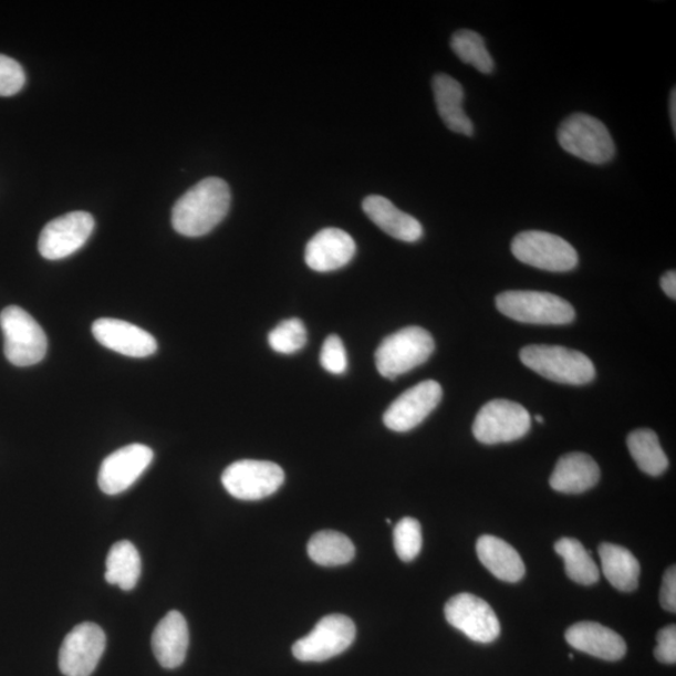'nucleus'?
<instances>
[{
  "instance_id": "obj_10",
  "label": "nucleus",
  "mask_w": 676,
  "mask_h": 676,
  "mask_svg": "<svg viewBox=\"0 0 676 676\" xmlns=\"http://www.w3.org/2000/svg\"><path fill=\"white\" fill-rule=\"evenodd\" d=\"M284 482V472L278 464L260 460L233 462L222 474V485L233 498L245 501L271 497Z\"/></svg>"
},
{
  "instance_id": "obj_13",
  "label": "nucleus",
  "mask_w": 676,
  "mask_h": 676,
  "mask_svg": "<svg viewBox=\"0 0 676 676\" xmlns=\"http://www.w3.org/2000/svg\"><path fill=\"white\" fill-rule=\"evenodd\" d=\"M106 634L94 623H83L65 636L60 669L65 676H91L106 651Z\"/></svg>"
},
{
  "instance_id": "obj_14",
  "label": "nucleus",
  "mask_w": 676,
  "mask_h": 676,
  "mask_svg": "<svg viewBox=\"0 0 676 676\" xmlns=\"http://www.w3.org/2000/svg\"><path fill=\"white\" fill-rule=\"evenodd\" d=\"M443 398V387L436 381L427 379L399 395L388 406L384 424L389 430L407 433L420 425Z\"/></svg>"
},
{
  "instance_id": "obj_18",
  "label": "nucleus",
  "mask_w": 676,
  "mask_h": 676,
  "mask_svg": "<svg viewBox=\"0 0 676 676\" xmlns=\"http://www.w3.org/2000/svg\"><path fill=\"white\" fill-rule=\"evenodd\" d=\"M565 639L574 649L607 662L621 661L626 654L623 637L594 622H582L569 627Z\"/></svg>"
},
{
  "instance_id": "obj_8",
  "label": "nucleus",
  "mask_w": 676,
  "mask_h": 676,
  "mask_svg": "<svg viewBox=\"0 0 676 676\" xmlns=\"http://www.w3.org/2000/svg\"><path fill=\"white\" fill-rule=\"evenodd\" d=\"M531 428L528 409L509 399H492L476 415L472 433L485 445H497L522 439Z\"/></svg>"
},
{
  "instance_id": "obj_6",
  "label": "nucleus",
  "mask_w": 676,
  "mask_h": 676,
  "mask_svg": "<svg viewBox=\"0 0 676 676\" xmlns=\"http://www.w3.org/2000/svg\"><path fill=\"white\" fill-rule=\"evenodd\" d=\"M0 327L4 335V354L12 365L28 367L45 357V332L27 311L9 306L0 313Z\"/></svg>"
},
{
  "instance_id": "obj_12",
  "label": "nucleus",
  "mask_w": 676,
  "mask_h": 676,
  "mask_svg": "<svg viewBox=\"0 0 676 676\" xmlns=\"http://www.w3.org/2000/svg\"><path fill=\"white\" fill-rule=\"evenodd\" d=\"M93 230L91 214L79 211L63 215L45 225L38 241V250L45 260L66 259L82 249Z\"/></svg>"
},
{
  "instance_id": "obj_25",
  "label": "nucleus",
  "mask_w": 676,
  "mask_h": 676,
  "mask_svg": "<svg viewBox=\"0 0 676 676\" xmlns=\"http://www.w3.org/2000/svg\"><path fill=\"white\" fill-rule=\"evenodd\" d=\"M106 568V582L128 592L137 585L141 576L142 561L137 548L128 540L116 542L108 552Z\"/></svg>"
},
{
  "instance_id": "obj_36",
  "label": "nucleus",
  "mask_w": 676,
  "mask_h": 676,
  "mask_svg": "<svg viewBox=\"0 0 676 676\" xmlns=\"http://www.w3.org/2000/svg\"><path fill=\"white\" fill-rule=\"evenodd\" d=\"M663 291L668 294L672 300L676 299V273L675 271L666 272L661 280Z\"/></svg>"
},
{
  "instance_id": "obj_4",
  "label": "nucleus",
  "mask_w": 676,
  "mask_h": 676,
  "mask_svg": "<svg viewBox=\"0 0 676 676\" xmlns=\"http://www.w3.org/2000/svg\"><path fill=\"white\" fill-rule=\"evenodd\" d=\"M497 308L502 315L530 325L563 326L575 319L566 300L548 292H503L497 298Z\"/></svg>"
},
{
  "instance_id": "obj_11",
  "label": "nucleus",
  "mask_w": 676,
  "mask_h": 676,
  "mask_svg": "<svg viewBox=\"0 0 676 676\" xmlns=\"http://www.w3.org/2000/svg\"><path fill=\"white\" fill-rule=\"evenodd\" d=\"M445 617L447 623L476 643H492L501 632L492 607L481 597L469 593L451 597L445 605Z\"/></svg>"
},
{
  "instance_id": "obj_30",
  "label": "nucleus",
  "mask_w": 676,
  "mask_h": 676,
  "mask_svg": "<svg viewBox=\"0 0 676 676\" xmlns=\"http://www.w3.org/2000/svg\"><path fill=\"white\" fill-rule=\"evenodd\" d=\"M271 349L282 355L297 354L308 344V331L299 319L282 321L269 335Z\"/></svg>"
},
{
  "instance_id": "obj_34",
  "label": "nucleus",
  "mask_w": 676,
  "mask_h": 676,
  "mask_svg": "<svg viewBox=\"0 0 676 676\" xmlns=\"http://www.w3.org/2000/svg\"><path fill=\"white\" fill-rule=\"evenodd\" d=\"M658 645H656L654 655L655 658L664 664H675L676 663V627L675 625H669L664 627L658 633Z\"/></svg>"
},
{
  "instance_id": "obj_7",
  "label": "nucleus",
  "mask_w": 676,
  "mask_h": 676,
  "mask_svg": "<svg viewBox=\"0 0 676 676\" xmlns=\"http://www.w3.org/2000/svg\"><path fill=\"white\" fill-rule=\"evenodd\" d=\"M511 252L520 262L549 272H569L579 263L573 246L564 238L542 231L519 233L513 238Z\"/></svg>"
},
{
  "instance_id": "obj_20",
  "label": "nucleus",
  "mask_w": 676,
  "mask_h": 676,
  "mask_svg": "<svg viewBox=\"0 0 676 676\" xmlns=\"http://www.w3.org/2000/svg\"><path fill=\"white\" fill-rule=\"evenodd\" d=\"M364 212L381 230L398 241L417 242L424 235L420 222L383 196H368L362 204Z\"/></svg>"
},
{
  "instance_id": "obj_28",
  "label": "nucleus",
  "mask_w": 676,
  "mask_h": 676,
  "mask_svg": "<svg viewBox=\"0 0 676 676\" xmlns=\"http://www.w3.org/2000/svg\"><path fill=\"white\" fill-rule=\"evenodd\" d=\"M555 551L564 559L566 575L573 582L580 585H593L599 582L600 570L582 542L563 538L555 542Z\"/></svg>"
},
{
  "instance_id": "obj_27",
  "label": "nucleus",
  "mask_w": 676,
  "mask_h": 676,
  "mask_svg": "<svg viewBox=\"0 0 676 676\" xmlns=\"http://www.w3.org/2000/svg\"><path fill=\"white\" fill-rule=\"evenodd\" d=\"M627 449L643 472L661 476L668 469L669 460L659 443L658 435L649 428H637L627 436Z\"/></svg>"
},
{
  "instance_id": "obj_26",
  "label": "nucleus",
  "mask_w": 676,
  "mask_h": 676,
  "mask_svg": "<svg viewBox=\"0 0 676 676\" xmlns=\"http://www.w3.org/2000/svg\"><path fill=\"white\" fill-rule=\"evenodd\" d=\"M309 557L321 566H341L355 558V545L339 531L323 530L311 538Z\"/></svg>"
},
{
  "instance_id": "obj_21",
  "label": "nucleus",
  "mask_w": 676,
  "mask_h": 676,
  "mask_svg": "<svg viewBox=\"0 0 676 676\" xmlns=\"http://www.w3.org/2000/svg\"><path fill=\"white\" fill-rule=\"evenodd\" d=\"M600 480V469L592 456L571 453L560 457L550 487L558 492L582 493L595 487Z\"/></svg>"
},
{
  "instance_id": "obj_29",
  "label": "nucleus",
  "mask_w": 676,
  "mask_h": 676,
  "mask_svg": "<svg viewBox=\"0 0 676 676\" xmlns=\"http://www.w3.org/2000/svg\"><path fill=\"white\" fill-rule=\"evenodd\" d=\"M451 50L465 63L483 74L493 72L495 63L483 38L474 31L462 30L451 38Z\"/></svg>"
},
{
  "instance_id": "obj_9",
  "label": "nucleus",
  "mask_w": 676,
  "mask_h": 676,
  "mask_svg": "<svg viewBox=\"0 0 676 676\" xmlns=\"http://www.w3.org/2000/svg\"><path fill=\"white\" fill-rule=\"evenodd\" d=\"M356 637V626L340 614L322 617L306 636L292 646L294 658L303 663H321L346 652Z\"/></svg>"
},
{
  "instance_id": "obj_22",
  "label": "nucleus",
  "mask_w": 676,
  "mask_h": 676,
  "mask_svg": "<svg viewBox=\"0 0 676 676\" xmlns=\"http://www.w3.org/2000/svg\"><path fill=\"white\" fill-rule=\"evenodd\" d=\"M436 108L447 128L459 135L471 137L474 125L464 111V89L451 75L436 74L433 80Z\"/></svg>"
},
{
  "instance_id": "obj_17",
  "label": "nucleus",
  "mask_w": 676,
  "mask_h": 676,
  "mask_svg": "<svg viewBox=\"0 0 676 676\" xmlns=\"http://www.w3.org/2000/svg\"><path fill=\"white\" fill-rule=\"evenodd\" d=\"M355 253L354 238L339 228H325L308 243L304 260L313 271L331 272L345 268Z\"/></svg>"
},
{
  "instance_id": "obj_32",
  "label": "nucleus",
  "mask_w": 676,
  "mask_h": 676,
  "mask_svg": "<svg viewBox=\"0 0 676 676\" xmlns=\"http://www.w3.org/2000/svg\"><path fill=\"white\" fill-rule=\"evenodd\" d=\"M320 362L323 368L332 375L346 373L349 361L344 342L336 336H329L321 350Z\"/></svg>"
},
{
  "instance_id": "obj_38",
  "label": "nucleus",
  "mask_w": 676,
  "mask_h": 676,
  "mask_svg": "<svg viewBox=\"0 0 676 676\" xmlns=\"http://www.w3.org/2000/svg\"><path fill=\"white\" fill-rule=\"evenodd\" d=\"M535 420H537L539 424H544V417H542V416H540V415L535 416Z\"/></svg>"
},
{
  "instance_id": "obj_35",
  "label": "nucleus",
  "mask_w": 676,
  "mask_h": 676,
  "mask_svg": "<svg viewBox=\"0 0 676 676\" xmlns=\"http://www.w3.org/2000/svg\"><path fill=\"white\" fill-rule=\"evenodd\" d=\"M661 605L666 612H676V570L675 566L665 571L661 590Z\"/></svg>"
},
{
  "instance_id": "obj_33",
  "label": "nucleus",
  "mask_w": 676,
  "mask_h": 676,
  "mask_svg": "<svg viewBox=\"0 0 676 676\" xmlns=\"http://www.w3.org/2000/svg\"><path fill=\"white\" fill-rule=\"evenodd\" d=\"M22 65L11 56L0 54V97H11L24 87Z\"/></svg>"
},
{
  "instance_id": "obj_2",
  "label": "nucleus",
  "mask_w": 676,
  "mask_h": 676,
  "mask_svg": "<svg viewBox=\"0 0 676 676\" xmlns=\"http://www.w3.org/2000/svg\"><path fill=\"white\" fill-rule=\"evenodd\" d=\"M523 365L558 384L582 386L595 377V367L582 352L563 346L530 345L520 351Z\"/></svg>"
},
{
  "instance_id": "obj_16",
  "label": "nucleus",
  "mask_w": 676,
  "mask_h": 676,
  "mask_svg": "<svg viewBox=\"0 0 676 676\" xmlns=\"http://www.w3.org/2000/svg\"><path fill=\"white\" fill-rule=\"evenodd\" d=\"M92 332L102 346L128 357H148L158 349L149 332L126 321L100 319L93 323Z\"/></svg>"
},
{
  "instance_id": "obj_15",
  "label": "nucleus",
  "mask_w": 676,
  "mask_h": 676,
  "mask_svg": "<svg viewBox=\"0 0 676 676\" xmlns=\"http://www.w3.org/2000/svg\"><path fill=\"white\" fill-rule=\"evenodd\" d=\"M154 451L148 446L132 444L111 454L101 465L98 485L107 495L128 490L154 461Z\"/></svg>"
},
{
  "instance_id": "obj_24",
  "label": "nucleus",
  "mask_w": 676,
  "mask_h": 676,
  "mask_svg": "<svg viewBox=\"0 0 676 676\" xmlns=\"http://www.w3.org/2000/svg\"><path fill=\"white\" fill-rule=\"evenodd\" d=\"M599 555L603 574L615 589L631 593L639 586L641 564L630 550L604 542L599 547Z\"/></svg>"
},
{
  "instance_id": "obj_3",
  "label": "nucleus",
  "mask_w": 676,
  "mask_h": 676,
  "mask_svg": "<svg viewBox=\"0 0 676 676\" xmlns=\"http://www.w3.org/2000/svg\"><path fill=\"white\" fill-rule=\"evenodd\" d=\"M435 341L423 327L409 326L387 336L376 350V367L388 379L409 373L431 357Z\"/></svg>"
},
{
  "instance_id": "obj_5",
  "label": "nucleus",
  "mask_w": 676,
  "mask_h": 676,
  "mask_svg": "<svg viewBox=\"0 0 676 676\" xmlns=\"http://www.w3.org/2000/svg\"><path fill=\"white\" fill-rule=\"evenodd\" d=\"M558 141L568 154L587 164L604 165L615 156L611 132L602 121L589 114L575 113L561 123Z\"/></svg>"
},
{
  "instance_id": "obj_31",
  "label": "nucleus",
  "mask_w": 676,
  "mask_h": 676,
  "mask_svg": "<svg viewBox=\"0 0 676 676\" xmlns=\"http://www.w3.org/2000/svg\"><path fill=\"white\" fill-rule=\"evenodd\" d=\"M394 547L399 559L409 563L420 554L423 531L420 522L414 518H404L394 529Z\"/></svg>"
},
{
  "instance_id": "obj_37",
  "label": "nucleus",
  "mask_w": 676,
  "mask_h": 676,
  "mask_svg": "<svg viewBox=\"0 0 676 676\" xmlns=\"http://www.w3.org/2000/svg\"><path fill=\"white\" fill-rule=\"evenodd\" d=\"M669 111H670V121H672L673 131L674 133H676V92H675V89L670 93Z\"/></svg>"
},
{
  "instance_id": "obj_23",
  "label": "nucleus",
  "mask_w": 676,
  "mask_h": 676,
  "mask_svg": "<svg viewBox=\"0 0 676 676\" xmlns=\"http://www.w3.org/2000/svg\"><path fill=\"white\" fill-rule=\"evenodd\" d=\"M476 552L480 563L502 582L518 583L526 575V565L519 552L502 539L483 535L476 544Z\"/></svg>"
},
{
  "instance_id": "obj_1",
  "label": "nucleus",
  "mask_w": 676,
  "mask_h": 676,
  "mask_svg": "<svg viewBox=\"0 0 676 676\" xmlns=\"http://www.w3.org/2000/svg\"><path fill=\"white\" fill-rule=\"evenodd\" d=\"M231 205L230 187L221 178L209 177L178 199L173 226L186 237H201L223 221Z\"/></svg>"
},
{
  "instance_id": "obj_19",
  "label": "nucleus",
  "mask_w": 676,
  "mask_h": 676,
  "mask_svg": "<svg viewBox=\"0 0 676 676\" xmlns=\"http://www.w3.org/2000/svg\"><path fill=\"white\" fill-rule=\"evenodd\" d=\"M188 645L189 631L185 616L177 611L169 612L152 635L156 659L164 668L176 669L184 664Z\"/></svg>"
}]
</instances>
